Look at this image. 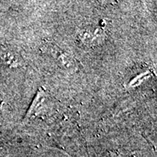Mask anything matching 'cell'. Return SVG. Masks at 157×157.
<instances>
[{"instance_id":"6da1fadb","label":"cell","mask_w":157,"mask_h":157,"mask_svg":"<svg viewBox=\"0 0 157 157\" xmlns=\"http://www.w3.org/2000/svg\"><path fill=\"white\" fill-rule=\"evenodd\" d=\"M44 49L45 52L50 55L58 65L63 69L74 71L78 68V63L76 59L70 53L60 49L56 44L48 43L44 45Z\"/></svg>"},{"instance_id":"7a4b0ae2","label":"cell","mask_w":157,"mask_h":157,"mask_svg":"<svg viewBox=\"0 0 157 157\" xmlns=\"http://www.w3.org/2000/svg\"><path fill=\"white\" fill-rule=\"evenodd\" d=\"M103 35V31L100 27L86 25L77 32V39L80 44L86 47H91L98 42Z\"/></svg>"},{"instance_id":"3957f363","label":"cell","mask_w":157,"mask_h":157,"mask_svg":"<svg viewBox=\"0 0 157 157\" xmlns=\"http://www.w3.org/2000/svg\"><path fill=\"white\" fill-rule=\"evenodd\" d=\"M45 96H46V92H45L44 88L40 87L37 91V93L36 96H35L34 101H33L32 103L29 107V109L27 111L26 115H25V119H31L33 116L35 115L38 111L39 106L42 105L43 101H44Z\"/></svg>"},{"instance_id":"277c9868","label":"cell","mask_w":157,"mask_h":157,"mask_svg":"<svg viewBox=\"0 0 157 157\" xmlns=\"http://www.w3.org/2000/svg\"><path fill=\"white\" fill-rule=\"evenodd\" d=\"M0 58L5 61L6 63L10 66H16L18 64V59L15 56V52H12L8 48L0 45Z\"/></svg>"},{"instance_id":"5b68a950","label":"cell","mask_w":157,"mask_h":157,"mask_svg":"<svg viewBox=\"0 0 157 157\" xmlns=\"http://www.w3.org/2000/svg\"><path fill=\"white\" fill-rule=\"evenodd\" d=\"M148 72H146V73H144V74H140V75L137 76L136 78H135V79H133L132 82L129 83V86H131V87H133V86H137V85H139V84L141 83V82H143V80L145 79V78L148 77Z\"/></svg>"},{"instance_id":"8992f818","label":"cell","mask_w":157,"mask_h":157,"mask_svg":"<svg viewBox=\"0 0 157 157\" xmlns=\"http://www.w3.org/2000/svg\"><path fill=\"white\" fill-rule=\"evenodd\" d=\"M2 101L1 99H0V109H1V107H2Z\"/></svg>"}]
</instances>
